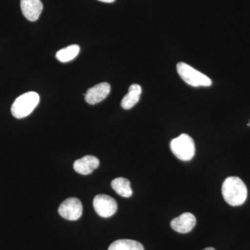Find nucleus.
<instances>
[{
	"mask_svg": "<svg viewBox=\"0 0 250 250\" xmlns=\"http://www.w3.org/2000/svg\"><path fill=\"white\" fill-rule=\"evenodd\" d=\"M203 250H215L213 248H206V249Z\"/></svg>",
	"mask_w": 250,
	"mask_h": 250,
	"instance_id": "16",
	"label": "nucleus"
},
{
	"mask_svg": "<svg viewBox=\"0 0 250 250\" xmlns=\"http://www.w3.org/2000/svg\"><path fill=\"white\" fill-rule=\"evenodd\" d=\"M142 93V88L139 84H132L129 87V91L126 93L121 102V106L125 110L131 109L139 103L140 97Z\"/></svg>",
	"mask_w": 250,
	"mask_h": 250,
	"instance_id": "11",
	"label": "nucleus"
},
{
	"mask_svg": "<svg viewBox=\"0 0 250 250\" xmlns=\"http://www.w3.org/2000/svg\"></svg>",
	"mask_w": 250,
	"mask_h": 250,
	"instance_id": "17",
	"label": "nucleus"
},
{
	"mask_svg": "<svg viewBox=\"0 0 250 250\" xmlns=\"http://www.w3.org/2000/svg\"><path fill=\"white\" fill-rule=\"evenodd\" d=\"M93 207L95 212L100 217L106 218L116 213L118 204L113 197L104 194H100L94 198Z\"/></svg>",
	"mask_w": 250,
	"mask_h": 250,
	"instance_id": "5",
	"label": "nucleus"
},
{
	"mask_svg": "<svg viewBox=\"0 0 250 250\" xmlns=\"http://www.w3.org/2000/svg\"><path fill=\"white\" fill-rule=\"evenodd\" d=\"M108 250H145L143 245L134 240L121 239L113 242Z\"/></svg>",
	"mask_w": 250,
	"mask_h": 250,
	"instance_id": "13",
	"label": "nucleus"
},
{
	"mask_svg": "<svg viewBox=\"0 0 250 250\" xmlns=\"http://www.w3.org/2000/svg\"><path fill=\"white\" fill-rule=\"evenodd\" d=\"M23 15L31 22H35L40 17L43 5L41 0H21Z\"/></svg>",
	"mask_w": 250,
	"mask_h": 250,
	"instance_id": "9",
	"label": "nucleus"
},
{
	"mask_svg": "<svg viewBox=\"0 0 250 250\" xmlns=\"http://www.w3.org/2000/svg\"><path fill=\"white\" fill-rule=\"evenodd\" d=\"M98 1H102V2L112 3L114 2L116 0H98Z\"/></svg>",
	"mask_w": 250,
	"mask_h": 250,
	"instance_id": "15",
	"label": "nucleus"
},
{
	"mask_svg": "<svg viewBox=\"0 0 250 250\" xmlns=\"http://www.w3.org/2000/svg\"><path fill=\"white\" fill-rule=\"evenodd\" d=\"M177 70L179 76L187 83L193 87L206 86L212 85L209 77L184 62H179Z\"/></svg>",
	"mask_w": 250,
	"mask_h": 250,
	"instance_id": "4",
	"label": "nucleus"
},
{
	"mask_svg": "<svg viewBox=\"0 0 250 250\" xmlns=\"http://www.w3.org/2000/svg\"><path fill=\"white\" fill-rule=\"evenodd\" d=\"M111 91V85L106 82L98 83L87 90L85 100L89 104H96L104 100Z\"/></svg>",
	"mask_w": 250,
	"mask_h": 250,
	"instance_id": "7",
	"label": "nucleus"
},
{
	"mask_svg": "<svg viewBox=\"0 0 250 250\" xmlns=\"http://www.w3.org/2000/svg\"><path fill=\"white\" fill-rule=\"evenodd\" d=\"M170 149L176 157L180 160H191L195 154V146L193 139L189 135L182 134L170 142Z\"/></svg>",
	"mask_w": 250,
	"mask_h": 250,
	"instance_id": "3",
	"label": "nucleus"
},
{
	"mask_svg": "<svg viewBox=\"0 0 250 250\" xmlns=\"http://www.w3.org/2000/svg\"><path fill=\"white\" fill-rule=\"evenodd\" d=\"M40 102V96L36 92H27L15 100L11 106V113L18 119L25 118L32 113Z\"/></svg>",
	"mask_w": 250,
	"mask_h": 250,
	"instance_id": "2",
	"label": "nucleus"
},
{
	"mask_svg": "<svg viewBox=\"0 0 250 250\" xmlns=\"http://www.w3.org/2000/svg\"><path fill=\"white\" fill-rule=\"evenodd\" d=\"M111 187L121 196L130 197L132 195L133 191L131 184L128 179L124 177H118L111 182Z\"/></svg>",
	"mask_w": 250,
	"mask_h": 250,
	"instance_id": "12",
	"label": "nucleus"
},
{
	"mask_svg": "<svg viewBox=\"0 0 250 250\" xmlns=\"http://www.w3.org/2000/svg\"><path fill=\"white\" fill-rule=\"evenodd\" d=\"M100 165L98 158L91 155L83 156L82 159L75 161L74 163V170L77 173L87 175L91 174Z\"/></svg>",
	"mask_w": 250,
	"mask_h": 250,
	"instance_id": "10",
	"label": "nucleus"
},
{
	"mask_svg": "<svg viewBox=\"0 0 250 250\" xmlns=\"http://www.w3.org/2000/svg\"><path fill=\"white\" fill-rule=\"evenodd\" d=\"M80 50V48L79 45L67 46L65 48L60 49L59 52H57L56 57L60 62H68L70 61L73 60L78 55Z\"/></svg>",
	"mask_w": 250,
	"mask_h": 250,
	"instance_id": "14",
	"label": "nucleus"
},
{
	"mask_svg": "<svg viewBox=\"0 0 250 250\" xmlns=\"http://www.w3.org/2000/svg\"><path fill=\"white\" fill-rule=\"evenodd\" d=\"M196 225V218L190 213H184L171 221L170 226L174 231L187 233L192 231Z\"/></svg>",
	"mask_w": 250,
	"mask_h": 250,
	"instance_id": "8",
	"label": "nucleus"
},
{
	"mask_svg": "<svg viewBox=\"0 0 250 250\" xmlns=\"http://www.w3.org/2000/svg\"><path fill=\"white\" fill-rule=\"evenodd\" d=\"M222 193L228 205L238 207L246 202L248 197V188L239 177H229L223 182Z\"/></svg>",
	"mask_w": 250,
	"mask_h": 250,
	"instance_id": "1",
	"label": "nucleus"
},
{
	"mask_svg": "<svg viewBox=\"0 0 250 250\" xmlns=\"http://www.w3.org/2000/svg\"><path fill=\"white\" fill-rule=\"evenodd\" d=\"M58 211L62 218L75 221L82 216L83 213V206L79 199L70 197L64 200L61 204Z\"/></svg>",
	"mask_w": 250,
	"mask_h": 250,
	"instance_id": "6",
	"label": "nucleus"
}]
</instances>
